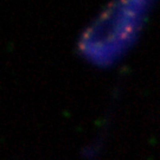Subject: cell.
Masks as SVG:
<instances>
[{
	"label": "cell",
	"mask_w": 160,
	"mask_h": 160,
	"mask_svg": "<svg viewBox=\"0 0 160 160\" xmlns=\"http://www.w3.org/2000/svg\"><path fill=\"white\" fill-rule=\"evenodd\" d=\"M149 1H120L107 7L81 36L78 50L89 62L107 67L133 45L151 7Z\"/></svg>",
	"instance_id": "1"
}]
</instances>
